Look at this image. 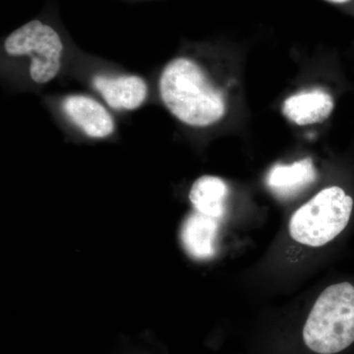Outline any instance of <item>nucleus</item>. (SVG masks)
I'll list each match as a JSON object with an SVG mask.
<instances>
[{
	"label": "nucleus",
	"mask_w": 354,
	"mask_h": 354,
	"mask_svg": "<svg viewBox=\"0 0 354 354\" xmlns=\"http://www.w3.org/2000/svg\"><path fill=\"white\" fill-rule=\"evenodd\" d=\"M158 93L167 111L187 127H209L227 114L225 92L190 57H177L165 65L158 78Z\"/></svg>",
	"instance_id": "1"
},
{
	"label": "nucleus",
	"mask_w": 354,
	"mask_h": 354,
	"mask_svg": "<svg viewBox=\"0 0 354 354\" xmlns=\"http://www.w3.org/2000/svg\"><path fill=\"white\" fill-rule=\"evenodd\" d=\"M301 342L310 354H351L354 349V283L326 288L302 326Z\"/></svg>",
	"instance_id": "2"
},
{
	"label": "nucleus",
	"mask_w": 354,
	"mask_h": 354,
	"mask_svg": "<svg viewBox=\"0 0 354 354\" xmlns=\"http://www.w3.org/2000/svg\"><path fill=\"white\" fill-rule=\"evenodd\" d=\"M353 209V197L341 186L324 188L291 216L290 236L304 245H326L346 230Z\"/></svg>",
	"instance_id": "3"
},
{
	"label": "nucleus",
	"mask_w": 354,
	"mask_h": 354,
	"mask_svg": "<svg viewBox=\"0 0 354 354\" xmlns=\"http://www.w3.org/2000/svg\"><path fill=\"white\" fill-rule=\"evenodd\" d=\"M10 57L29 58V75L38 85L51 82L62 69L64 44L62 37L43 21L32 20L11 32L4 41Z\"/></svg>",
	"instance_id": "4"
},
{
	"label": "nucleus",
	"mask_w": 354,
	"mask_h": 354,
	"mask_svg": "<svg viewBox=\"0 0 354 354\" xmlns=\"http://www.w3.org/2000/svg\"><path fill=\"white\" fill-rule=\"evenodd\" d=\"M62 106L69 120L88 138H108L115 131V121L109 109L90 95H66Z\"/></svg>",
	"instance_id": "5"
},
{
	"label": "nucleus",
	"mask_w": 354,
	"mask_h": 354,
	"mask_svg": "<svg viewBox=\"0 0 354 354\" xmlns=\"http://www.w3.org/2000/svg\"><path fill=\"white\" fill-rule=\"evenodd\" d=\"M92 85L114 111H135L146 102L149 94L146 81L141 76L133 74L115 76L97 74L93 78Z\"/></svg>",
	"instance_id": "6"
},
{
	"label": "nucleus",
	"mask_w": 354,
	"mask_h": 354,
	"mask_svg": "<svg viewBox=\"0 0 354 354\" xmlns=\"http://www.w3.org/2000/svg\"><path fill=\"white\" fill-rule=\"evenodd\" d=\"M335 108L334 97L323 88H310L291 95L283 102L281 113L286 120L298 127L322 123Z\"/></svg>",
	"instance_id": "7"
},
{
	"label": "nucleus",
	"mask_w": 354,
	"mask_h": 354,
	"mask_svg": "<svg viewBox=\"0 0 354 354\" xmlns=\"http://www.w3.org/2000/svg\"><path fill=\"white\" fill-rule=\"evenodd\" d=\"M218 220L195 211L181 227L180 239L186 252L197 260H207L216 254Z\"/></svg>",
	"instance_id": "8"
},
{
	"label": "nucleus",
	"mask_w": 354,
	"mask_h": 354,
	"mask_svg": "<svg viewBox=\"0 0 354 354\" xmlns=\"http://www.w3.org/2000/svg\"><path fill=\"white\" fill-rule=\"evenodd\" d=\"M313 160L302 158L291 165H276L266 177V183L274 194L288 198L297 194L316 180Z\"/></svg>",
	"instance_id": "9"
},
{
	"label": "nucleus",
	"mask_w": 354,
	"mask_h": 354,
	"mask_svg": "<svg viewBox=\"0 0 354 354\" xmlns=\"http://www.w3.org/2000/svg\"><path fill=\"white\" fill-rule=\"evenodd\" d=\"M228 187L218 176L199 177L191 187L189 200L195 211L220 220L225 213Z\"/></svg>",
	"instance_id": "10"
}]
</instances>
